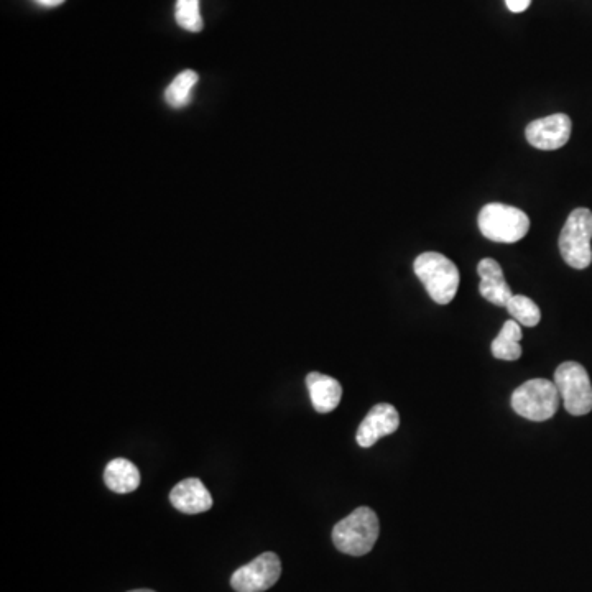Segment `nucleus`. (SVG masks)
Listing matches in <instances>:
<instances>
[{
    "mask_svg": "<svg viewBox=\"0 0 592 592\" xmlns=\"http://www.w3.org/2000/svg\"><path fill=\"white\" fill-rule=\"evenodd\" d=\"M379 517L369 507H359L333 528V543L344 555L364 556L379 538Z\"/></svg>",
    "mask_w": 592,
    "mask_h": 592,
    "instance_id": "1",
    "label": "nucleus"
},
{
    "mask_svg": "<svg viewBox=\"0 0 592 592\" xmlns=\"http://www.w3.org/2000/svg\"><path fill=\"white\" fill-rule=\"evenodd\" d=\"M413 270L423 283L426 293L438 305H449L459 288V270L446 255L425 252L418 255Z\"/></svg>",
    "mask_w": 592,
    "mask_h": 592,
    "instance_id": "2",
    "label": "nucleus"
},
{
    "mask_svg": "<svg viewBox=\"0 0 592 592\" xmlns=\"http://www.w3.org/2000/svg\"><path fill=\"white\" fill-rule=\"evenodd\" d=\"M482 236L500 244H515L527 236L530 219L522 209L509 204H486L477 218Z\"/></svg>",
    "mask_w": 592,
    "mask_h": 592,
    "instance_id": "3",
    "label": "nucleus"
},
{
    "mask_svg": "<svg viewBox=\"0 0 592 592\" xmlns=\"http://www.w3.org/2000/svg\"><path fill=\"white\" fill-rule=\"evenodd\" d=\"M592 211L588 208L574 209L566 219L560 234L561 257L569 267L588 269L592 262Z\"/></svg>",
    "mask_w": 592,
    "mask_h": 592,
    "instance_id": "4",
    "label": "nucleus"
},
{
    "mask_svg": "<svg viewBox=\"0 0 592 592\" xmlns=\"http://www.w3.org/2000/svg\"><path fill=\"white\" fill-rule=\"evenodd\" d=\"M560 392L555 382L546 379L528 380L512 394V408L530 421H546L555 417L560 407Z\"/></svg>",
    "mask_w": 592,
    "mask_h": 592,
    "instance_id": "5",
    "label": "nucleus"
},
{
    "mask_svg": "<svg viewBox=\"0 0 592 592\" xmlns=\"http://www.w3.org/2000/svg\"><path fill=\"white\" fill-rule=\"evenodd\" d=\"M556 387L566 412L583 417L592 410V385L588 372L578 362H565L555 372Z\"/></svg>",
    "mask_w": 592,
    "mask_h": 592,
    "instance_id": "6",
    "label": "nucleus"
},
{
    "mask_svg": "<svg viewBox=\"0 0 592 592\" xmlns=\"http://www.w3.org/2000/svg\"><path fill=\"white\" fill-rule=\"evenodd\" d=\"M282 574V563L272 551L262 553L249 565L241 566L232 574L231 586L237 592H264L277 584Z\"/></svg>",
    "mask_w": 592,
    "mask_h": 592,
    "instance_id": "7",
    "label": "nucleus"
},
{
    "mask_svg": "<svg viewBox=\"0 0 592 592\" xmlns=\"http://www.w3.org/2000/svg\"><path fill=\"white\" fill-rule=\"evenodd\" d=\"M571 119L566 114H553L530 122L525 130L528 144L540 150H558L568 144L571 137Z\"/></svg>",
    "mask_w": 592,
    "mask_h": 592,
    "instance_id": "8",
    "label": "nucleus"
},
{
    "mask_svg": "<svg viewBox=\"0 0 592 592\" xmlns=\"http://www.w3.org/2000/svg\"><path fill=\"white\" fill-rule=\"evenodd\" d=\"M400 426V415L390 403H379L370 408L357 430L356 441L361 448L374 446L380 438L392 435Z\"/></svg>",
    "mask_w": 592,
    "mask_h": 592,
    "instance_id": "9",
    "label": "nucleus"
},
{
    "mask_svg": "<svg viewBox=\"0 0 592 592\" xmlns=\"http://www.w3.org/2000/svg\"><path fill=\"white\" fill-rule=\"evenodd\" d=\"M170 502L181 514H204L213 507V497L198 477H190L176 484L170 492Z\"/></svg>",
    "mask_w": 592,
    "mask_h": 592,
    "instance_id": "10",
    "label": "nucleus"
},
{
    "mask_svg": "<svg viewBox=\"0 0 592 592\" xmlns=\"http://www.w3.org/2000/svg\"><path fill=\"white\" fill-rule=\"evenodd\" d=\"M477 273L481 277L479 293L489 303L495 306L509 305L510 298L514 296L509 283L505 282L504 270L499 262L494 259H484L477 265Z\"/></svg>",
    "mask_w": 592,
    "mask_h": 592,
    "instance_id": "11",
    "label": "nucleus"
},
{
    "mask_svg": "<svg viewBox=\"0 0 592 592\" xmlns=\"http://www.w3.org/2000/svg\"><path fill=\"white\" fill-rule=\"evenodd\" d=\"M306 387L310 392L311 403L318 413H331L341 403L343 387L338 380L329 375L311 372L306 377Z\"/></svg>",
    "mask_w": 592,
    "mask_h": 592,
    "instance_id": "12",
    "label": "nucleus"
},
{
    "mask_svg": "<svg viewBox=\"0 0 592 592\" xmlns=\"http://www.w3.org/2000/svg\"><path fill=\"white\" fill-rule=\"evenodd\" d=\"M106 486L116 494H129L140 486V471L132 461L124 458L112 459L104 471Z\"/></svg>",
    "mask_w": 592,
    "mask_h": 592,
    "instance_id": "13",
    "label": "nucleus"
},
{
    "mask_svg": "<svg viewBox=\"0 0 592 592\" xmlns=\"http://www.w3.org/2000/svg\"><path fill=\"white\" fill-rule=\"evenodd\" d=\"M522 326L515 320L505 321L499 336L492 341V354L500 361H518L522 357Z\"/></svg>",
    "mask_w": 592,
    "mask_h": 592,
    "instance_id": "14",
    "label": "nucleus"
},
{
    "mask_svg": "<svg viewBox=\"0 0 592 592\" xmlns=\"http://www.w3.org/2000/svg\"><path fill=\"white\" fill-rule=\"evenodd\" d=\"M198 73L186 70L178 74L172 83L165 89V101L173 109H181L190 104L193 99V89L198 84Z\"/></svg>",
    "mask_w": 592,
    "mask_h": 592,
    "instance_id": "15",
    "label": "nucleus"
},
{
    "mask_svg": "<svg viewBox=\"0 0 592 592\" xmlns=\"http://www.w3.org/2000/svg\"><path fill=\"white\" fill-rule=\"evenodd\" d=\"M512 320L517 321L520 326L535 328L542 320V311L535 301L525 295H514L510 298L509 305L505 306Z\"/></svg>",
    "mask_w": 592,
    "mask_h": 592,
    "instance_id": "16",
    "label": "nucleus"
},
{
    "mask_svg": "<svg viewBox=\"0 0 592 592\" xmlns=\"http://www.w3.org/2000/svg\"><path fill=\"white\" fill-rule=\"evenodd\" d=\"M175 19L176 24L186 32H201L204 24L199 10V0H176Z\"/></svg>",
    "mask_w": 592,
    "mask_h": 592,
    "instance_id": "17",
    "label": "nucleus"
},
{
    "mask_svg": "<svg viewBox=\"0 0 592 592\" xmlns=\"http://www.w3.org/2000/svg\"><path fill=\"white\" fill-rule=\"evenodd\" d=\"M532 0H505V4L509 7V10H512L514 14H520V12H525L528 9V5H530Z\"/></svg>",
    "mask_w": 592,
    "mask_h": 592,
    "instance_id": "18",
    "label": "nucleus"
},
{
    "mask_svg": "<svg viewBox=\"0 0 592 592\" xmlns=\"http://www.w3.org/2000/svg\"><path fill=\"white\" fill-rule=\"evenodd\" d=\"M33 2H37L38 5L47 7V9H55V7L65 4L66 0H33Z\"/></svg>",
    "mask_w": 592,
    "mask_h": 592,
    "instance_id": "19",
    "label": "nucleus"
},
{
    "mask_svg": "<svg viewBox=\"0 0 592 592\" xmlns=\"http://www.w3.org/2000/svg\"><path fill=\"white\" fill-rule=\"evenodd\" d=\"M129 592H155V591H150V589H135V591H129Z\"/></svg>",
    "mask_w": 592,
    "mask_h": 592,
    "instance_id": "20",
    "label": "nucleus"
}]
</instances>
